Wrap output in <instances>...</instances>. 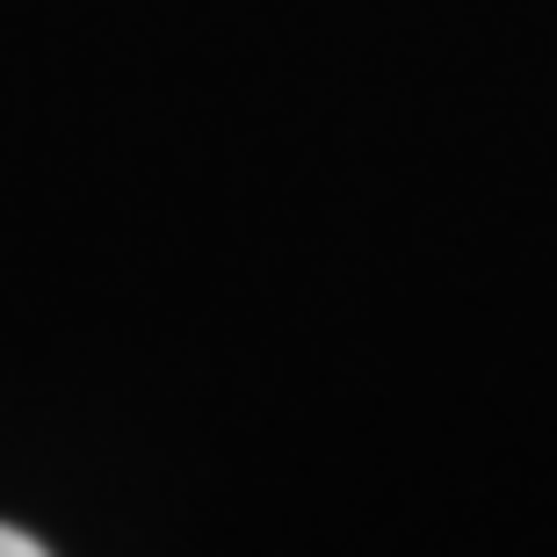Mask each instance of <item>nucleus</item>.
I'll list each match as a JSON object with an SVG mask.
<instances>
[{"mask_svg": "<svg viewBox=\"0 0 557 557\" xmlns=\"http://www.w3.org/2000/svg\"><path fill=\"white\" fill-rule=\"evenodd\" d=\"M0 557H51L44 543H29L22 529H0Z\"/></svg>", "mask_w": 557, "mask_h": 557, "instance_id": "f257e3e1", "label": "nucleus"}]
</instances>
